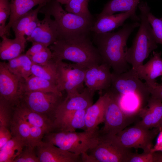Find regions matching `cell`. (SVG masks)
Returning a JSON list of instances; mask_svg holds the SVG:
<instances>
[{"label":"cell","instance_id":"cell-1","mask_svg":"<svg viewBox=\"0 0 162 162\" xmlns=\"http://www.w3.org/2000/svg\"><path fill=\"white\" fill-rule=\"evenodd\" d=\"M140 25L139 22H135L124 24L116 32L94 33L92 41L98 49L102 63L108 65L113 72L120 74L130 69L125 58L127 41L131 34Z\"/></svg>","mask_w":162,"mask_h":162},{"label":"cell","instance_id":"cell-2","mask_svg":"<svg viewBox=\"0 0 162 162\" xmlns=\"http://www.w3.org/2000/svg\"><path fill=\"white\" fill-rule=\"evenodd\" d=\"M49 48L55 61L68 60L87 68L102 63L98 49L89 35L58 39Z\"/></svg>","mask_w":162,"mask_h":162},{"label":"cell","instance_id":"cell-3","mask_svg":"<svg viewBox=\"0 0 162 162\" xmlns=\"http://www.w3.org/2000/svg\"><path fill=\"white\" fill-rule=\"evenodd\" d=\"M61 4L56 0H49L39 11L54 17L58 27V39L89 35L95 20L68 12L64 10Z\"/></svg>","mask_w":162,"mask_h":162},{"label":"cell","instance_id":"cell-4","mask_svg":"<svg viewBox=\"0 0 162 162\" xmlns=\"http://www.w3.org/2000/svg\"><path fill=\"white\" fill-rule=\"evenodd\" d=\"M140 11V25L131 46L128 48L125 58L136 71L151 52L157 48V43L152 28L147 18L150 8L146 2H140L138 5Z\"/></svg>","mask_w":162,"mask_h":162},{"label":"cell","instance_id":"cell-5","mask_svg":"<svg viewBox=\"0 0 162 162\" xmlns=\"http://www.w3.org/2000/svg\"><path fill=\"white\" fill-rule=\"evenodd\" d=\"M99 130L94 132L52 131L46 134L43 141L78 155L87 152L98 142ZM43 141V140H42Z\"/></svg>","mask_w":162,"mask_h":162},{"label":"cell","instance_id":"cell-6","mask_svg":"<svg viewBox=\"0 0 162 162\" xmlns=\"http://www.w3.org/2000/svg\"><path fill=\"white\" fill-rule=\"evenodd\" d=\"M104 91L107 92L109 97L105 111L104 125L99 133L116 135L133 122L135 116H127L122 111L119 105V94L110 87Z\"/></svg>","mask_w":162,"mask_h":162},{"label":"cell","instance_id":"cell-7","mask_svg":"<svg viewBox=\"0 0 162 162\" xmlns=\"http://www.w3.org/2000/svg\"><path fill=\"white\" fill-rule=\"evenodd\" d=\"M131 149L122 145L116 135L99 134L98 143L88 151L94 162H128Z\"/></svg>","mask_w":162,"mask_h":162},{"label":"cell","instance_id":"cell-8","mask_svg":"<svg viewBox=\"0 0 162 162\" xmlns=\"http://www.w3.org/2000/svg\"><path fill=\"white\" fill-rule=\"evenodd\" d=\"M110 87L119 95L134 94L140 99L143 105L147 103L150 93L148 86L138 76L133 69L122 73L112 72V83Z\"/></svg>","mask_w":162,"mask_h":162},{"label":"cell","instance_id":"cell-9","mask_svg":"<svg viewBox=\"0 0 162 162\" xmlns=\"http://www.w3.org/2000/svg\"><path fill=\"white\" fill-rule=\"evenodd\" d=\"M57 62V85L61 92L66 91L67 94L82 92L85 72L87 68L77 63H68L63 60Z\"/></svg>","mask_w":162,"mask_h":162},{"label":"cell","instance_id":"cell-10","mask_svg":"<svg viewBox=\"0 0 162 162\" xmlns=\"http://www.w3.org/2000/svg\"><path fill=\"white\" fill-rule=\"evenodd\" d=\"M62 97V95L52 92H25L20 101L31 110L51 119L49 117L52 116L54 120L56 111L63 100Z\"/></svg>","mask_w":162,"mask_h":162},{"label":"cell","instance_id":"cell-11","mask_svg":"<svg viewBox=\"0 0 162 162\" xmlns=\"http://www.w3.org/2000/svg\"><path fill=\"white\" fill-rule=\"evenodd\" d=\"M159 131L157 128L146 129L135 124L126 128L116 136L123 146L130 148H140L143 152H147L153 148V141Z\"/></svg>","mask_w":162,"mask_h":162},{"label":"cell","instance_id":"cell-12","mask_svg":"<svg viewBox=\"0 0 162 162\" xmlns=\"http://www.w3.org/2000/svg\"><path fill=\"white\" fill-rule=\"evenodd\" d=\"M25 79L15 75L8 69L6 62H0V96L13 106L17 104L23 92Z\"/></svg>","mask_w":162,"mask_h":162},{"label":"cell","instance_id":"cell-13","mask_svg":"<svg viewBox=\"0 0 162 162\" xmlns=\"http://www.w3.org/2000/svg\"><path fill=\"white\" fill-rule=\"evenodd\" d=\"M94 93L86 87L81 92L67 94L66 98L58 106L54 121L59 119L76 111L86 110L93 104Z\"/></svg>","mask_w":162,"mask_h":162},{"label":"cell","instance_id":"cell-14","mask_svg":"<svg viewBox=\"0 0 162 162\" xmlns=\"http://www.w3.org/2000/svg\"><path fill=\"white\" fill-rule=\"evenodd\" d=\"M111 68L104 63L87 68L84 79L86 87L94 92L98 91L100 93L109 88L112 83Z\"/></svg>","mask_w":162,"mask_h":162},{"label":"cell","instance_id":"cell-15","mask_svg":"<svg viewBox=\"0 0 162 162\" xmlns=\"http://www.w3.org/2000/svg\"><path fill=\"white\" fill-rule=\"evenodd\" d=\"M35 150L40 162H82L80 155L43 141L36 145Z\"/></svg>","mask_w":162,"mask_h":162},{"label":"cell","instance_id":"cell-16","mask_svg":"<svg viewBox=\"0 0 162 162\" xmlns=\"http://www.w3.org/2000/svg\"><path fill=\"white\" fill-rule=\"evenodd\" d=\"M136 10H131L116 14L97 16V20L91 28V31L97 34L110 32L123 26L127 19L130 18L135 22L140 21L136 13Z\"/></svg>","mask_w":162,"mask_h":162},{"label":"cell","instance_id":"cell-17","mask_svg":"<svg viewBox=\"0 0 162 162\" xmlns=\"http://www.w3.org/2000/svg\"><path fill=\"white\" fill-rule=\"evenodd\" d=\"M43 19L35 28L32 34L26 39L32 43L38 42L47 47L53 44L58 39L59 32L57 25L51 16L45 14Z\"/></svg>","mask_w":162,"mask_h":162},{"label":"cell","instance_id":"cell-18","mask_svg":"<svg viewBox=\"0 0 162 162\" xmlns=\"http://www.w3.org/2000/svg\"><path fill=\"white\" fill-rule=\"evenodd\" d=\"M138 114L141 120L136 125L146 129L156 128L162 118V100L150 96Z\"/></svg>","mask_w":162,"mask_h":162},{"label":"cell","instance_id":"cell-19","mask_svg":"<svg viewBox=\"0 0 162 162\" xmlns=\"http://www.w3.org/2000/svg\"><path fill=\"white\" fill-rule=\"evenodd\" d=\"M100 94L99 98L97 101L86 110L85 115L86 131H95L98 129V125L104 122L105 109L109 94L106 91H104Z\"/></svg>","mask_w":162,"mask_h":162},{"label":"cell","instance_id":"cell-20","mask_svg":"<svg viewBox=\"0 0 162 162\" xmlns=\"http://www.w3.org/2000/svg\"><path fill=\"white\" fill-rule=\"evenodd\" d=\"M162 52L153 51L149 60L136 71L139 78L145 80L149 88L157 85L156 79L162 76Z\"/></svg>","mask_w":162,"mask_h":162},{"label":"cell","instance_id":"cell-21","mask_svg":"<svg viewBox=\"0 0 162 162\" xmlns=\"http://www.w3.org/2000/svg\"><path fill=\"white\" fill-rule=\"evenodd\" d=\"M14 108V111L29 124L42 128L46 134L53 131V122L47 117L31 110L20 101Z\"/></svg>","mask_w":162,"mask_h":162},{"label":"cell","instance_id":"cell-22","mask_svg":"<svg viewBox=\"0 0 162 162\" xmlns=\"http://www.w3.org/2000/svg\"><path fill=\"white\" fill-rule=\"evenodd\" d=\"M86 110H81L69 113L53 121V131H75L76 129L86 130L85 121Z\"/></svg>","mask_w":162,"mask_h":162},{"label":"cell","instance_id":"cell-23","mask_svg":"<svg viewBox=\"0 0 162 162\" xmlns=\"http://www.w3.org/2000/svg\"><path fill=\"white\" fill-rule=\"evenodd\" d=\"M48 0H10V14L9 21L6 27L5 36L10 35L11 26L16 20L30 11L35 6Z\"/></svg>","mask_w":162,"mask_h":162},{"label":"cell","instance_id":"cell-24","mask_svg":"<svg viewBox=\"0 0 162 162\" xmlns=\"http://www.w3.org/2000/svg\"><path fill=\"white\" fill-rule=\"evenodd\" d=\"M2 38L0 44V58L7 60L16 58L22 54L24 50L27 40L25 38H15L10 39L6 36Z\"/></svg>","mask_w":162,"mask_h":162},{"label":"cell","instance_id":"cell-25","mask_svg":"<svg viewBox=\"0 0 162 162\" xmlns=\"http://www.w3.org/2000/svg\"><path fill=\"white\" fill-rule=\"evenodd\" d=\"M23 88V92H52L62 95V92L59 90L56 83L33 74L25 80Z\"/></svg>","mask_w":162,"mask_h":162},{"label":"cell","instance_id":"cell-26","mask_svg":"<svg viewBox=\"0 0 162 162\" xmlns=\"http://www.w3.org/2000/svg\"><path fill=\"white\" fill-rule=\"evenodd\" d=\"M10 129L12 136L20 138L25 142L26 146L35 148L31 138L30 125L14 110Z\"/></svg>","mask_w":162,"mask_h":162},{"label":"cell","instance_id":"cell-27","mask_svg":"<svg viewBox=\"0 0 162 162\" xmlns=\"http://www.w3.org/2000/svg\"><path fill=\"white\" fill-rule=\"evenodd\" d=\"M8 61L6 64L8 69L16 76L26 80L32 75V62L26 54H22Z\"/></svg>","mask_w":162,"mask_h":162},{"label":"cell","instance_id":"cell-28","mask_svg":"<svg viewBox=\"0 0 162 162\" xmlns=\"http://www.w3.org/2000/svg\"><path fill=\"white\" fill-rule=\"evenodd\" d=\"M26 145L25 142L20 138L12 136L0 148V162H13L21 153Z\"/></svg>","mask_w":162,"mask_h":162},{"label":"cell","instance_id":"cell-29","mask_svg":"<svg viewBox=\"0 0 162 162\" xmlns=\"http://www.w3.org/2000/svg\"><path fill=\"white\" fill-rule=\"evenodd\" d=\"M140 0H111L104 6L99 15H110L118 12L136 10Z\"/></svg>","mask_w":162,"mask_h":162},{"label":"cell","instance_id":"cell-30","mask_svg":"<svg viewBox=\"0 0 162 162\" xmlns=\"http://www.w3.org/2000/svg\"><path fill=\"white\" fill-rule=\"evenodd\" d=\"M119 104L124 113L130 116L136 115L144 107L140 99L134 94L119 95Z\"/></svg>","mask_w":162,"mask_h":162},{"label":"cell","instance_id":"cell-31","mask_svg":"<svg viewBox=\"0 0 162 162\" xmlns=\"http://www.w3.org/2000/svg\"><path fill=\"white\" fill-rule=\"evenodd\" d=\"M32 74L50 81L57 85V62L52 58L44 65L32 63Z\"/></svg>","mask_w":162,"mask_h":162},{"label":"cell","instance_id":"cell-32","mask_svg":"<svg viewBox=\"0 0 162 162\" xmlns=\"http://www.w3.org/2000/svg\"><path fill=\"white\" fill-rule=\"evenodd\" d=\"M45 3L39 4L36 9H32L14 22L11 28L14 32L15 38H25V32L26 27L31 21L38 16L40 8Z\"/></svg>","mask_w":162,"mask_h":162},{"label":"cell","instance_id":"cell-33","mask_svg":"<svg viewBox=\"0 0 162 162\" xmlns=\"http://www.w3.org/2000/svg\"><path fill=\"white\" fill-rule=\"evenodd\" d=\"M90 0H70L65 6V10L90 19H94L88 8Z\"/></svg>","mask_w":162,"mask_h":162},{"label":"cell","instance_id":"cell-34","mask_svg":"<svg viewBox=\"0 0 162 162\" xmlns=\"http://www.w3.org/2000/svg\"><path fill=\"white\" fill-rule=\"evenodd\" d=\"M14 106L0 96V127L10 129L11 121L14 113Z\"/></svg>","mask_w":162,"mask_h":162},{"label":"cell","instance_id":"cell-35","mask_svg":"<svg viewBox=\"0 0 162 162\" xmlns=\"http://www.w3.org/2000/svg\"><path fill=\"white\" fill-rule=\"evenodd\" d=\"M128 162H162V152L150 151L140 154L132 152Z\"/></svg>","mask_w":162,"mask_h":162},{"label":"cell","instance_id":"cell-36","mask_svg":"<svg viewBox=\"0 0 162 162\" xmlns=\"http://www.w3.org/2000/svg\"><path fill=\"white\" fill-rule=\"evenodd\" d=\"M11 11L9 0H0V36L5 35L6 22Z\"/></svg>","mask_w":162,"mask_h":162},{"label":"cell","instance_id":"cell-37","mask_svg":"<svg viewBox=\"0 0 162 162\" xmlns=\"http://www.w3.org/2000/svg\"><path fill=\"white\" fill-rule=\"evenodd\" d=\"M147 18L152 28L157 43L162 45V20L154 16L150 11L147 14Z\"/></svg>","mask_w":162,"mask_h":162},{"label":"cell","instance_id":"cell-38","mask_svg":"<svg viewBox=\"0 0 162 162\" xmlns=\"http://www.w3.org/2000/svg\"><path fill=\"white\" fill-rule=\"evenodd\" d=\"M13 162H40L35 148L25 146L20 154Z\"/></svg>","mask_w":162,"mask_h":162},{"label":"cell","instance_id":"cell-39","mask_svg":"<svg viewBox=\"0 0 162 162\" xmlns=\"http://www.w3.org/2000/svg\"><path fill=\"white\" fill-rule=\"evenodd\" d=\"M33 64H44L52 59V53L49 47L30 57Z\"/></svg>","mask_w":162,"mask_h":162},{"label":"cell","instance_id":"cell-40","mask_svg":"<svg viewBox=\"0 0 162 162\" xmlns=\"http://www.w3.org/2000/svg\"><path fill=\"white\" fill-rule=\"evenodd\" d=\"M12 137L10 129L0 127V148H1Z\"/></svg>","mask_w":162,"mask_h":162},{"label":"cell","instance_id":"cell-41","mask_svg":"<svg viewBox=\"0 0 162 162\" xmlns=\"http://www.w3.org/2000/svg\"><path fill=\"white\" fill-rule=\"evenodd\" d=\"M48 47L43 44L38 42L32 43L31 47L25 53L29 57Z\"/></svg>","mask_w":162,"mask_h":162},{"label":"cell","instance_id":"cell-42","mask_svg":"<svg viewBox=\"0 0 162 162\" xmlns=\"http://www.w3.org/2000/svg\"><path fill=\"white\" fill-rule=\"evenodd\" d=\"M40 21L38 19V16L35 17L26 27L25 32V35L27 37L29 36L40 23Z\"/></svg>","mask_w":162,"mask_h":162},{"label":"cell","instance_id":"cell-43","mask_svg":"<svg viewBox=\"0 0 162 162\" xmlns=\"http://www.w3.org/2000/svg\"><path fill=\"white\" fill-rule=\"evenodd\" d=\"M149 88L151 96L162 100V83Z\"/></svg>","mask_w":162,"mask_h":162},{"label":"cell","instance_id":"cell-44","mask_svg":"<svg viewBox=\"0 0 162 162\" xmlns=\"http://www.w3.org/2000/svg\"><path fill=\"white\" fill-rule=\"evenodd\" d=\"M152 152H162V130H160L156 139L155 145L151 149Z\"/></svg>","mask_w":162,"mask_h":162},{"label":"cell","instance_id":"cell-45","mask_svg":"<svg viewBox=\"0 0 162 162\" xmlns=\"http://www.w3.org/2000/svg\"><path fill=\"white\" fill-rule=\"evenodd\" d=\"M61 4H67L70 0H56Z\"/></svg>","mask_w":162,"mask_h":162},{"label":"cell","instance_id":"cell-46","mask_svg":"<svg viewBox=\"0 0 162 162\" xmlns=\"http://www.w3.org/2000/svg\"><path fill=\"white\" fill-rule=\"evenodd\" d=\"M156 128H157L160 131L162 130V118Z\"/></svg>","mask_w":162,"mask_h":162},{"label":"cell","instance_id":"cell-47","mask_svg":"<svg viewBox=\"0 0 162 162\" xmlns=\"http://www.w3.org/2000/svg\"><path fill=\"white\" fill-rule=\"evenodd\" d=\"M160 19L161 20H162V17L161 18H160Z\"/></svg>","mask_w":162,"mask_h":162},{"label":"cell","instance_id":"cell-48","mask_svg":"<svg viewBox=\"0 0 162 162\" xmlns=\"http://www.w3.org/2000/svg\"></svg>","mask_w":162,"mask_h":162}]
</instances>
